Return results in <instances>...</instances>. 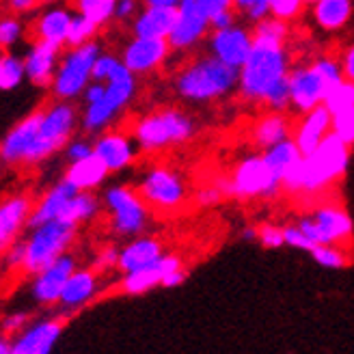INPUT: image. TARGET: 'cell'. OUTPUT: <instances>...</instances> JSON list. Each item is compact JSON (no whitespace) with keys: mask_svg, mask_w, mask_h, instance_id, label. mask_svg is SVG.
I'll return each instance as SVG.
<instances>
[{"mask_svg":"<svg viewBox=\"0 0 354 354\" xmlns=\"http://www.w3.org/2000/svg\"><path fill=\"white\" fill-rule=\"evenodd\" d=\"M186 3H190L192 7H197L199 11H203L209 20H214L218 13L236 9L234 0H186Z\"/></svg>","mask_w":354,"mask_h":354,"instance_id":"cell-52","label":"cell"},{"mask_svg":"<svg viewBox=\"0 0 354 354\" xmlns=\"http://www.w3.org/2000/svg\"><path fill=\"white\" fill-rule=\"evenodd\" d=\"M257 242L263 246V249H281L286 246V232H283L281 225L274 223H261L257 225Z\"/></svg>","mask_w":354,"mask_h":354,"instance_id":"cell-44","label":"cell"},{"mask_svg":"<svg viewBox=\"0 0 354 354\" xmlns=\"http://www.w3.org/2000/svg\"><path fill=\"white\" fill-rule=\"evenodd\" d=\"M5 257V268L9 272H22L24 274V266H26V240L20 238L13 242L7 251H3Z\"/></svg>","mask_w":354,"mask_h":354,"instance_id":"cell-46","label":"cell"},{"mask_svg":"<svg viewBox=\"0 0 354 354\" xmlns=\"http://www.w3.org/2000/svg\"><path fill=\"white\" fill-rule=\"evenodd\" d=\"M109 167H106L100 158L93 153L78 162H69L65 169V180L69 184H74L80 192H93L97 190L106 180H109Z\"/></svg>","mask_w":354,"mask_h":354,"instance_id":"cell-32","label":"cell"},{"mask_svg":"<svg viewBox=\"0 0 354 354\" xmlns=\"http://www.w3.org/2000/svg\"><path fill=\"white\" fill-rule=\"evenodd\" d=\"M26 240V266L24 274L37 277L46 268H50L57 259H61L69 246L74 244L78 236V227L65 221H52L46 225H39L35 229H28Z\"/></svg>","mask_w":354,"mask_h":354,"instance_id":"cell-8","label":"cell"},{"mask_svg":"<svg viewBox=\"0 0 354 354\" xmlns=\"http://www.w3.org/2000/svg\"><path fill=\"white\" fill-rule=\"evenodd\" d=\"M41 115L44 109L39 106L32 113L24 115L20 121H15L5 132L3 143H0V160L7 169H26V158L30 153L35 136H37Z\"/></svg>","mask_w":354,"mask_h":354,"instance_id":"cell-16","label":"cell"},{"mask_svg":"<svg viewBox=\"0 0 354 354\" xmlns=\"http://www.w3.org/2000/svg\"><path fill=\"white\" fill-rule=\"evenodd\" d=\"M238 22V11L232 9V11H225V13H218L214 20H212V30H223V28H229Z\"/></svg>","mask_w":354,"mask_h":354,"instance_id":"cell-58","label":"cell"},{"mask_svg":"<svg viewBox=\"0 0 354 354\" xmlns=\"http://www.w3.org/2000/svg\"><path fill=\"white\" fill-rule=\"evenodd\" d=\"M294 123L288 113H277V111H263L249 130L251 143L259 149L266 151L279 143H286L294 134Z\"/></svg>","mask_w":354,"mask_h":354,"instance_id":"cell-26","label":"cell"},{"mask_svg":"<svg viewBox=\"0 0 354 354\" xmlns=\"http://www.w3.org/2000/svg\"><path fill=\"white\" fill-rule=\"evenodd\" d=\"M354 15V0H313L311 20L324 32H339Z\"/></svg>","mask_w":354,"mask_h":354,"instance_id":"cell-31","label":"cell"},{"mask_svg":"<svg viewBox=\"0 0 354 354\" xmlns=\"http://www.w3.org/2000/svg\"><path fill=\"white\" fill-rule=\"evenodd\" d=\"M119 253H121V249H117L113 244H106L104 249L97 251L91 268L100 274L109 272V270H119Z\"/></svg>","mask_w":354,"mask_h":354,"instance_id":"cell-48","label":"cell"},{"mask_svg":"<svg viewBox=\"0 0 354 354\" xmlns=\"http://www.w3.org/2000/svg\"><path fill=\"white\" fill-rule=\"evenodd\" d=\"M5 11L11 13V15H20V17H26L28 13H35L39 9L41 0H5Z\"/></svg>","mask_w":354,"mask_h":354,"instance_id":"cell-55","label":"cell"},{"mask_svg":"<svg viewBox=\"0 0 354 354\" xmlns=\"http://www.w3.org/2000/svg\"><path fill=\"white\" fill-rule=\"evenodd\" d=\"M104 209L109 212L113 234L119 238H138L147 232L151 209L136 188L115 184L104 190Z\"/></svg>","mask_w":354,"mask_h":354,"instance_id":"cell-9","label":"cell"},{"mask_svg":"<svg viewBox=\"0 0 354 354\" xmlns=\"http://www.w3.org/2000/svg\"><path fill=\"white\" fill-rule=\"evenodd\" d=\"M61 55H63L61 48L30 39V44L24 52L26 82L37 88H48L50 91V86L57 76L59 63H61Z\"/></svg>","mask_w":354,"mask_h":354,"instance_id":"cell-24","label":"cell"},{"mask_svg":"<svg viewBox=\"0 0 354 354\" xmlns=\"http://www.w3.org/2000/svg\"><path fill=\"white\" fill-rule=\"evenodd\" d=\"M311 3H313V0H307V5H311Z\"/></svg>","mask_w":354,"mask_h":354,"instance_id":"cell-64","label":"cell"},{"mask_svg":"<svg viewBox=\"0 0 354 354\" xmlns=\"http://www.w3.org/2000/svg\"><path fill=\"white\" fill-rule=\"evenodd\" d=\"M35 209V199L26 192H15L0 203V251H7L28 229Z\"/></svg>","mask_w":354,"mask_h":354,"instance_id":"cell-22","label":"cell"},{"mask_svg":"<svg viewBox=\"0 0 354 354\" xmlns=\"http://www.w3.org/2000/svg\"><path fill=\"white\" fill-rule=\"evenodd\" d=\"M240 69L212 57L209 52L188 57L171 78V91L186 104H214L238 93Z\"/></svg>","mask_w":354,"mask_h":354,"instance_id":"cell-1","label":"cell"},{"mask_svg":"<svg viewBox=\"0 0 354 354\" xmlns=\"http://www.w3.org/2000/svg\"><path fill=\"white\" fill-rule=\"evenodd\" d=\"M41 109V123L26 158V169L39 167L59 151H65L67 143L80 130V109H76L74 102L52 100Z\"/></svg>","mask_w":354,"mask_h":354,"instance_id":"cell-6","label":"cell"},{"mask_svg":"<svg viewBox=\"0 0 354 354\" xmlns=\"http://www.w3.org/2000/svg\"><path fill=\"white\" fill-rule=\"evenodd\" d=\"M292 55L288 44L255 39L249 59L240 67V84L238 95L244 104L263 106L266 97L277 84L288 80L292 72Z\"/></svg>","mask_w":354,"mask_h":354,"instance_id":"cell-3","label":"cell"},{"mask_svg":"<svg viewBox=\"0 0 354 354\" xmlns=\"http://www.w3.org/2000/svg\"><path fill=\"white\" fill-rule=\"evenodd\" d=\"M268 3H270V15L288 24H294L305 13L307 7V0H268Z\"/></svg>","mask_w":354,"mask_h":354,"instance_id":"cell-42","label":"cell"},{"mask_svg":"<svg viewBox=\"0 0 354 354\" xmlns=\"http://www.w3.org/2000/svg\"><path fill=\"white\" fill-rule=\"evenodd\" d=\"M330 132H333V113L322 104L305 115H298V121L294 123L292 140L300 149V153L309 156L322 145V140Z\"/></svg>","mask_w":354,"mask_h":354,"instance_id":"cell-25","label":"cell"},{"mask_svg":"<svg viewBox=\"0 0 354 354\" xmlns=\"http://www.w3.org/2000/svg\"><path fill=\"white\" fill-rule=\"evenodd\" d=\"M309 255L313 257V261H317L322 268L328 270H342L352 261L346 246H337V244H315L309 251Z\"/></svg>","mask_w":354,"mask_h":354,"instance_id":"cell-37","label":"cell"},{"mask_svg":"<svg viewBox=\"0 0 354 354\" xmlns=\"http://www.w3.org/2000/svg\"><path fill=\"white\" fill-rule=\"evenodd\" d=\"M333 134H337L346 145L354 147V109L333 115Z\"/></svg>","mask_w":354,"mask_h":354,"instance_id":"cell-45","label":"cell"},{"mask_svg":"<svg viewBox=\"0 0 354 354\" xmlns=\"http://www.w3.org/2000/svg\"><path fill=\"white\" fill-rule=\"evenodd\" d=\"M234 186V199L255 201V199H277L283 192V182L270 171L263 153H249L229 173Z\"/></svg>","mask_w":354,"mask_h":354,"instance_id":"cell-11","label":"cell"},{"mask_svg":"<svg viewBox=\"0 0 354 354\" xmlns=\"http://www.w3.org/2000/svg\"><path fill=\"white\" fill-rule=\"evenodd\" d=\"M173 55L169 39H147V37H130L121 46L119 57L134 76H151L167 65Z\"/></svg>","mask_w":354,"mask_h":354,"instance_id":"cell-15","label":"cell"},{"mask_svg":"<svg viewBox=\"0 0 354 354\" xmlns=\"http://www.w3.org/2000/svg\"><path fill=\"white\" fill-rule=\"evenodd\" d=\"M288 80H290V97H292L294 115H305L317 109V106H322L330 88L324 76L317 72L313 61L294 63Z\"/></svg>","mask_w":354,"mask_h":354,"instance_id":"cell-13","label":"cell"},{"mask_svg":"<svg viewBox=\"0 0 354 354\" xmlns=\"http://www.w3.org/2000/svg\"><path fill=\"white\" fill-rule=\"evenodd\" d=\"M41 5H61V0H41Z\"/></svg>","mask_w":354,"mask_h":354,"instance_id":"cell-63","label":"cell"},{"mask_svg":"<svg viewBox=\"0 0 354 354\" xmlns=\"http://www.w3.org/2000/svg\"><path fill=\"white\" fill-rule=\"evenodd\" d=\"M74 13L91 20L100 28H106L115 22V9H117V0H72Z\"/></svg>","mask_w":354,"mask_h":354,"instance_id":"cell-34","label":"cell"},{"mask_svg":"<svg viewBox=\"0 0 354 354\" xmlns=\"http://www.w3.org/2000/svg\"><path fill=\"white\" fill-rule=\"evenodd\" d=\"M145 3L143 0H117V9H115V24L119 26H130L138 13L143 11Z\"/></svg>","mask_w":354,"mask_h":354,"instance_id":"cell-49","label":"cell"},{"mask_svg":"<svg viewBox=\"0 0 354 354\" xmlns=\"http://www.w3.org/2000/svg\"><path fill=\"white\" fill-rule=\"evenodd\" d=\"M296 225L311 244H337L348 249L354 234L352 216L339 203H317L309 214L300 216Z\"/></svg>","mask_w":354,"mask_h":354,"instance_id":"cell-12","label":"cell"},{"mask_svg":"<svg viewBox=\"0 0 354 354\" xmlns=\"http://www.w3.org/2000/svg\"><path fill=\"white\" fill-rule=\"evenodd\" d=\"M119 65H121L119 55H115V52H102V55L97 57V61H95V67H93V80L109 82Z\"/></svg>","mask_w":354,"mask_h":354,"instance_id":"cell-47","label":"cell"},{"mask_svg":"<svg viewBox=\"0 0 354 354\" xmlns=\"http://www.w3.org/2000/svg\"><path fill=\"white\" fill-rule=\"evenodd\" d=\"M184 268V261L180 255H173V253H165L158 261H153L147 268H140L134 272L123 274L121 281L117 283L119 294H126V296H140V294H147L156 288H162V281L175 272Z\"/></svg>","mask_w":354,"mask_h":354,"instance_id":"cell-20","label":"cell"},{"mask_svg":"<svg viewBox=\"0 0 354 354\" xmlns=\"http://www.w3.org/2000/svg\"><path fill=\"white\" fill-rule=\"evenodd\" d=\"M339 63H342V69H344V78L354 80V41L348 44V46L342 50Z\"/></svg>","mask_w":354,"mask_h":354,"instance_id":"cell-57","label":"cell"},{"mask_svg":"<svg viewBox=\"0 0 354 354\" xmlns=\"http://www.w3.org/2000/svg\"><path fill=\"white\" fill-rule=\"evenodd\" d=\"M253 35L255 39H266V41H277V44H288L292 35V24L279 20V17H266V20L253 24Z\"/></svg>","mask_w":354,"mask_h":354,"instance_id":"cell-40","label":"cell"},{"mask_svg":"<svg viewBox=\"0 0 354 354\" xmlns=\"http://www.w3.org/2000/svg\"><path fill=\"white\" fill-rule=\"evenodd\" d=\"M0 354H11V339L3 337V342H0Z\"/></svg>","mask_w":354,"mask_h":354,"instance_id":"cell-62","label":"cell"},{"mask_svg":"<svg viewBox=\"0 0 354 354\" xmlns=\"http://www.w3.org/2000/svg\"><path fill=\"white\" fill-rule=\"evenodd\" d=\"M242 17L246 22H251V24H257V22L266 20V17H270V3H268V0H253V3L244 9Z\"/></svg>","mask_w":354,"mask_h":354,"instance_id":"cell-54","label":"cell"},{"mask_svg":"<svg viewBox=\"0 0 354 354\" xmlns=\"http://www.w3.org/2000/svg\"><path fill=\"white\" fill-rule=\"evenodd\" d=\"M28 322H30V313L28 311H15V313L5 315L3 337L11 339V337H17V335H22L28 328Z\"/></svg>","mask_w":354,"mask_h":354,"instance_id":"cell-50","label":"cell"},{"mask_svg":"<svg viewBox=\"0 0 354 354\" xmlns=\"http://www.w3.org/2000/svg\"><path fill=\"white\" fill-rule=\"evenodd\" d=\"M263 158H266V162H268L270 171L279 177V180L283 182V177H286V173L303 158V153H300V149L296 147V143L290 138L286 140V143H279L270 149H266L261 151Z\"/></svg>","mask_w":354,"mask_h":354,"instance_id":"cell-35","label":"cell"},{"mask_svg":"<svg viewBox=\"0 0 354 354\" xmlns=\"http://www.w3.org/2000/svg\"><path fill=\"white\" fill-rule=\"evenodd\" d=\"M145 5H158V7H177L182 0H143Z\"/></svg>","mask_w":354,"mask_h":354,"instance_id":"cell-60","label":"cell"},{"mask_svg":"<svg viewBox=\"0 0 354 354\" xmlns=\"http://www.w3.org/2000/svg\"><path fill=\"white\" fill-rule=\"evenodd\" d=\"M138 194L158 214H175L188 203V186L180 171L169 165H151L136 184Z\"/></svg>","mask_w":354,"mask_h":354,"instance_id":"cell-10","label":"cell"},{"mask_svg":"<svg viewBox=\"0 0 354 354\" xmlns=\"http://www.w3.org/2000/svg\"><path fill=\"white\" fill-rule=\"evenodd\" d=\"M100 26L93 24L91 20H86L82 15H74V22L72 28H69V39H67V48H76V46H84V44H91L97 39L100 35Z\"/></svg>","mask_w":354,"mask_h":354,"instance_id":"cell-41","label":"cell"},{"mask_svg":"<svg viewBox=\"0 0 354 354\" xmlns=\"http://www.w3.org/2000/svg\"><path fill=\"white\" fill-rule=\"evenodd\" d=\"M177 20V7L145 5L136 20L128 26L132 37L147 39H169Z\"/></svg>","mask_w":354,"mask_h":354,"instance_id":"cell-29","label":"cell"},{"mask_svg":"<svg viewBox=\"0 0 354 354\" xmlns=\"http://www.w3.org/2000/svg\"><path fill=\"white\" fill-rule=\"evenodd\" d=\"M253 46H255L253 28L244 26L240 22H236L229 28H223V30H212L209 39H207L209 55L234 69H240L246 63Z\"/></svg>","mask_w":354,"mask_h":354,"instance_id":"cell-17","label":"cell"},{"mask_svg":"<svg viewBox=\"0 0 354 354\" xmlns=\"http://www.w3.org/2000/svg\"><path fill=\"white\" fill-rule=\"evenodd\" d=\"M324 106L335 115V113H342L348 109H354V80H339L335 86L328 88Z\"/></svg>","mask_w":354,"mask_h":354,"instance_id":"cell-39","label":"cell"},{"mask_svg":"<svg viewBox=\"0 0 354 354\" xmlns=\"http://www.w3.org/2000/svg\"><path fill=\"white\" fill-rule=\"evenodd\" d=\"M74 9L65 5H46V9L37 11L30 22V39L57 46L61 50L67 48L69 28L74 22Z\"/></svg>","mask_w":354,"mask_h":354,"instance_id":"cell-18","label":"cell"},{"mask_svg":"<svg viewBox=\"0 0 354 354\" xmlns=\"http://www.w3.org/2000/svg\"><path fill=\"white\" fill-rule=\"evenodd\" d=\"M63 153H65L67 165H69V162L84 160V158H88V156H93V153H95V140H91V136H86V134H76V136L67 143V147H65Z\"/></svg>","mask_w":354,"mask_h":354,"instance_id":"cell-43","label":"cell"},{"mask_svg":"<svg viewBox=\"0 0 354 354\" xmlns=\"http://www.w3.org/2000/svg\"><path fill=\"white\" fill-rule=\"evenodd\" d=\"M97 288H100V272H95L93 268H82V270H76L72 277H69L67 286L63 290V296H61V315L69 317L78 313L82 307H86L91 300L95 298L97 294Z\"/></svg>","mask_w":354,"mask_h":354,"instance_id":"cell-27","label":"cell"},{"mask_svg":"<svg viewBox=\"0 0 354 354\" xmlns=\"http://www.w3.org/2000/svg\"><path fill=\"white\" fill-rule=\"evenodd\" d=\"M104 95H106V82H97V80H93L91 84H88V86L84 88V93H82L80 102H82V106L97 104Z\"/></svg>","mask_w":354,"mask_h":354,"instance_id":"cell-56","label":"cell"},{"mask_svg":"<svg viewBox=\"0 0 354 354\" xmlns=\"http://www.w3.org/2000/svg\"><path fill=\"white\" fill-rule=\"evenodd\" d=\"M102 52L104 50L97 39L84 46L65 48L61 55L55 82L50 86L52 100H61V102L80 100L84 88L93 82V67Z\"/></svg>","mask_w":354,"mask_h":354,"instance_id":"cell-7","label":"cell"},{"mask_svg":"<svg viewBox=\"0 0 354 354\" xmlns=\"http://www.w3.org/2000/svg\"><path fill=\"white\" fill-rule=\"evenodd\" d=\"M227 197L221 192V188L214 184V182H209L205 186H201L197 192H194V203H197L199 207H214L218 205L221 201H225Z\"/></svg>","mask_w":354,"mask_h":354,"instance_id":"cell-51","label":"cell"},{"mask_svg":"<svg viewBox=\"0 0 354 354\" xmlns=\"http://www.w3.org/2000/svg\"><path fill=\"white\" fill-rule=\"evenodd\" d=\"M102 207L104 203L95 197V192H78L76 197H72V201L65 205L61 221L80 227L88 221H93L100 214Z\"/></svg>","mask_w":354,"mask_h":354,"instance_id":"cell-33","label":"cell"},{"mask_svg":"<svg viewBox=\"0 0 354 354\" xmlns=\"http://www.w3.org/2000/svg\"><path fill=\"white\" fill-rule=\"evenodd\" d=\"M93 140H95V156L109 167L111 173H121L130 169L136 162L140 151L132 132H126L121 128L106 130Z\"/></svg>","mask_w":354,"mask_h":354,"instance_id":"cell-19","label":"cell"},{"mask_svg":"<svg viewBox=\"0 0 354 354\" xmlns=\"http://www.w3.org/2000/svg\"><path fill=\"white\" fill-rule=\"evenodd\" d=\"M283 232H286V246H292V249H298V251H311L315 244L309 242V238L300 232V227L294 223V225H286L283 227Z\"/></svg>","mask_w":354,"mask_h":354,"instance_id":"cell-53","label":"cell"},{"mask_svg":"<svg viewBox=\"0 0 354 354\" xmlns=\"http://www.w3.org/2000/svg\"><path fill=\"white\" fill-rule=\"evenodd\" d=\"M186 279H188V268L184 266V268H180V270H175V272H171L165 281H162V288H180V286H184L186 283Z\"/></svg>","mask_w":354,"mask_h":354,"instance_id":"cell-59","label":"cell"},{"mask_svg":"<svg viewBox=\"0 0 354 354\" xmlns=\"http://www.w3.org/2000/svg\"><path fill=\"white\" fill-rule=\"evenodd\" d=\"M80 190L69 184L65 177L59 180L57 184H52L41 197L35 201V209H32V216H30V225L28 229H35L39 225H46V223H52V221H59L65 205L72 201V197H76Z\"/></svg>","mask_w":354,"mask_h":354,"instance_id":"cell-28","label":"cell"},{"mask_svg":"<svg viewBox=\"0 0 354 354\" xmlns=\"http://www.w3.org/2000/svg\"><path fill=\"white\" fill-rule=\"evenodd\" d=\"M209 35H212L209 17L197 7H192L190 3L182 0L177 5V20L169 37L173 55H192L199 46L207 44Z\"/></svg>","mask_w":354,"mask_h":354,"instance_id":"cell-14","label":"cell"},{"mask_svg":"<svg viewBox=\"0 0 354 354\" xmlns=\"http://www.w3.org/2000/svg\"><path fill=\"white\" fill-rule=\"evenodd\" d=\"M165 255L162 242L153 236H138L132 238L119 253V272L128 274L140 268H147L153 261Z\"/></svg>","mask_w":354,"mask_h":354,"instance_id":"cell-30","label":"cell"},{"mask_svg":"<svg viewBox=\"0 0 354 354\" xmlns=\"http://www.w3.org/2000/svg\"><path fill=\"white\" fill-rule=\"evenodd\" d=\"M76 270H78L76 257L72 253H65L61 259L52 263L50 268L39 272L37 277H32V286H30L32 298L44 307L59 305L67 281Z\"/></svg>","mask_w":354,"mask_h":354,"instance_id":"cell-21","label":"cell"},{"mask_svg":"<svg viewBox=\"0 0 354 354\" xmlns=\"http://www.w3.org/2000/svg\"><path fill=\"white\" fill-rule=\"evenodd\" d=\"M350 145L337 134H328L313 153L303 156L283 177V192L298 199H315L337 184L350 165Z\"/></svg>","mask_w":354,"mask_h":354,"instance_id":"cell-2","label":"cell"},{"mask_svg":"<svg viewBox=\"0 0 354 354\" xmlns=\"http://www.w3.org/2000/svg\"><path fill=\"white\" fill-rule=\"evenodd\" d=\"M197 119L180 106H160L147 111L132 123V136L143 153H162L184 147L197 136Z\"/></svg>","mask_w":354,"mask_h":354,"instance_id":"cell-4","label":"cell"},{"mask_svg":"<svg viewBox=\"0 0 354 354\" xmlns=\"http://www.w3.org/2000/svg\"><path fill=\"white\" fill-rule=\"evenodd\" d=\"M67 322L69 320L65 315H57L50 317V320L30 324L11 342V354H52Z\"/></svg>","mask_w":354,"mask_h":354,"instance_id":"cell-23","label":"cell"},{"mask_svg":"<svg viewBox=\"0 0 354 354\" xmlns=\"http://www.w3.org/2000/svg\"><path fill=\"white\" fill-rule=\"evenodd\" d=\"M24 80H26L24 57L15 55V52H5V55L0 57V88H3L5 93H11Z\"/></svg>","mask_w":354,"mask_h":354,"instance_id":"cell-36","label":"cell"},{"mask_svg":"<svg viewBox=\"0 0 354 354\" xmlns=\"http://www.w3.org/2000/svg\"><path fill=\"white\" fill-rule=\"evenodd\" d=\"M28 26L20 15L5 13V17L0 20V48L5 52H11L15 46H20L26 39Z\"/></svg>","mask_w":354,"mask_h":354,"instance_id":"cell-38","label":"cell"},{"mask_svg":"<svg viewBox=\"0 0 354 354\" xmlns=\"http://www.w3.org/2000/svg\"><path fill=\"white\" fill-rule=\"evenodd\" d=\"M251 3H253V0H234V5H236V11H238L240 15L244 13V9L249 7Z\"/></svg>","mask_w":354,"mask_h":354,"instance_id":"cell-61","label":"cell"},{"mask_svg":"<svg viewBox=\"0 0 354 354\" xmlns=\"http://www.w3.org/2000/svg\"><path fill=\"white\" fill-rule=\"evenodd\" d=\"M136 93L138 76H134L121 61L111 80L106 82V95L97 104H88L80 109V132L95 138L102 132L115 128L117 119L134 104Z\"/></svg>","mask_w":354,"mask_h":354,"instance_id":"cell-5","label":"cell"}]
</instances>
